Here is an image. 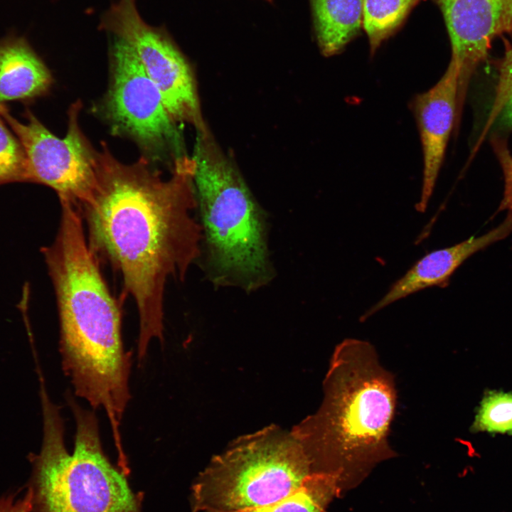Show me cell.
<instances>
[{
	"label": "cell",
	"mask_w": 512,
	"mask_h": 512,
	"mask_svg": "<svg viewBox=\"0 0 512 512\" xmlns=\"http://www.w3.org/2000/svg\"><path fill=\"white\" fill-rule=\"evenodd\" d=\"M512 33V0H502L498 33Z\"/></svg>",
	"instance_id": "obj_22"
},
{
	"label": "cell",
	"mask_w": 512,
	"mask_h": 512,
	"mask_svg": "<svg viewBox=\"0 0 512 512\" xmlns=\"http://www.w3.org/2000/svg\"><path fill=\"white\" fill-rule=\"evenodd\" d=\"M194 173L192 156L176 161L165 178L144 156L124 164L103 143L93 198L78 208L90 245L119 272L124 292L136 304L140 361L151 340H163L167 281H182L201 255L203 230L193 215L198 206Z\"/></svg>",
	"instance_id": "obj_1"
},
{
	"label": "cell",
	"mask_w": 512,
	"mask_h": 512,
	"mask_svg": "<svg viewBox=\"0 0 512 512\" xmlns=\"http://www.w3.org/2000/svg\"><path fill=\"white\" fill-rule=\"evenodd\" d=\"M472 432L512 434V393H485L472 423Z\"/></svg>",
	"instance_id": "obj_17"
},
{
	"label": "cell",
	"mask_w": 512,
	"mask_h": 512,
	"mask_svg": "<svg viewBox=\"0 0 512 512\" xmlns=\"http://www.w3.org/2000/svg\"><path fill=\"white\" fill-rule=\"evenodd\" d=\"M0 512H34L31 489L28 488L23 497L19 498L12 495L1 497Z\"/></svg>",
	"instance_id": "obj_21"
},
{
	"label": "cell",
	"mask_w": 512,
	"mask_h": 512,
	"mask_svg": "<svg viewBox=\"0 0 512 512\" xmlns=\"http://www.w3.org/2000/svg\"><path fill=\"white\" fill-rule=\"evenodd\" d=\"M101 27L132 48L176 123L189 124L196 131L207 125L189 63L164 29L142 19L135 0H118L112 4L104 14Z\"/></svg>",
	"instance_id": "obj_9"
},
{
	"label": "cell",
	"mask_w": 512,
	"mask_h": 512,
	"mask_svg": "<svg viewBox=\"0 0 512 512\" xmlns=\"http://www.w3.org/2000/svg\"><path fill=\"white\" fill-rule=\"evenodd\" d=\"M111 80L103 111L112 130L134 140L154 159L188 156L176 123L132 48L112 36Z\"/></svg>",
	"instance_id": "obj_7"
},
{
	"label": "cell",
	"mask_w": 512,
	"mask_h": 512,
	"mask_svg": "<svg viewBox=\"0 0 512 512\" xmlns=\"http://www.w3.org/2000/svg\"><path fill=\"white\" fill-rule=\"evenodd\" d=\"M497 82L491 110L484 129L476 143L480 146L508 99L512 96V42L507 46L503 56L498 63Z\"/></svg>",
	"instance_id": "obj_19"
},
{
	"label": "cell",
	"mask_w": 512,
	"mask_h": 512,
	"mask_svg": "<svg viewBox=\"0 0 512 512\" xmlns=\"http://www.w3.org/2000/svg\"><path fill=\"white\" fill-rule=\"evenodd\" d=\"M459 70L450 60L434 86L412 100L423 155L421 196L416 210L424 213L433 193L450 134L457 118Z\"/></svg>",
	"instance_id": "obj_10"
},
{
	"label": "cell",
	"mask_w": 512,
	"mask_h": 512,
	"mask_svg": "<svg viewBox=\"0 0 512 512\" xmlns=\"http://www.w3.org/2000/svg\"><path fill=\"white\" fill-rule=\"evenodd\" d=\"M43 436L33 456L31 485L34 512H142V495L134 493L127 475L105 454L97 417L71 395L67 399L75 421L73 452L65 444L58 407L41 384Z\"/></svg>",
	"instance_id": "obj_5"
},
{
	"label": "cell",
	"mask_w": 512,
	"mask_h": 512,
	"mask_svg": "<svg viewBox=\"0 0 512 512\" xmlns=\"http://www.w3.org/2000/svg\"><path fill=\"white\" fill-rule=\"evenodd\" d=\"M343 493L335 475L318 473L296 491L270 504L233 512H324L329 503Z\"/></svg>",
	"instance_id": "obj_15"
},
{
	"label": "cell",
	"mask_w": 512,
	"mask_h": 512,
	"mask_svg": "<svg viewBox=\"0 0 512 512\" xmlns=\"http://www.w3.org/2000/svg\"><path fill=\"white\" fill-rule=\"evenodd\" d=\"M497 121L503 127L512 130V96L502 108Z\"/></svg>",
	"instance_id": "obj_23"
},
{
	"label": "cell",
	"mask_w": 512,
	"mask_h": 512,
	"mask_svg": "<svg viewBox=\"0 0 512 512\" xmlns=\"http://www.w3.org/2000/svg\"><path fill=\"white\" fill-rule=\"evenodd\" d=\"M512 233V215L495 228L479 237H471L451 247L434 250L417 261L388 292L361 317V321L390 304L432 287H445L454 272L476 252L501 240Z\"/></svg>",
	"instance_id": "obj_12"
},
{
	"label": "cell",
	"mask_w": 512,
	"mask_h": 512,
	"mask_svg": "<svg viewBox=\"0 0 512 512\" xmlns=\"http://www.w3.org/2000/svg\"><path fill=\"white\" fill-rule=\"evenodd\" d=\"M267 1H271V0H267Z\"/></svg>",
	"instance_id": "obj_24"
},
{
	"label": "cell",
	"mask_w": 512,
	"mask_h": 512,
	"mask_svg": "<svg viewBox=\"0 0 512 512\" xmlns=\"http://www.w3.org/2000/svg\"><path fill=\"white\" fill-rule=\"evenodd\" d=\"M3 119L0 114V185L13 182H31L24 149Z\"/></svg>",
	"instance_id": "obj_18"
},
{
	"label": "cell",
	"mask_w": 512,
	"mask_h": 512,
	"mask_svg": "<svg viewBox=\"0 0 512 512\" xmlns=\"http://www.w3.org/2000/svg\"><path fill=\"white\" fill-rule=\"evenodd\" d=\"M57 235L42 249L56 297L62 366L75 395L102 409L112 436H121L130 400V353L122 338V314L89 244L78 208L60 201Z\"/></svg>",
	"instance_id": "obj_2"
},
{
	"label": "cell",
	"mask_w": 512,
	"mask_h": 512,
	"mask_svg": "<svg viewBox=\"0 0 512 512\" xmlns=\"http://www.w3.org/2000/svg\"><path fill=\"white\" fill-rule=\"evenodd\" d=\"M396 404L394 376L380 364L374 346L346 338L331 356L319 410L294 429L344 492L396 456L388 442Z\"/></svg>",
	"instance_id": "obj_3"
},
{
	"label": "cell",
	"mask_w": 512,
	"mask_h": 512,
	"mask_svg": "<svg viewBox=\"0 0 512 512\" xmlns=\"http://www.w3.org/2000/svg\"><path fill=\"white\" fill-rule=\"evenodd\" d=\"M325 473L301 436L267 427L213 458L191 489L193 512H233L274 503Z\"/></svg>",
	"instance_id": "obj_6"
},
{
	"label": "cell",
	"mask_w": 512,
	"mask_h": 512,
	"mask_svg": "<svg viewBox=\"0 0 512 512\" xmlns=\"http://www.w3.org/2000/svg\"><path fill=\"white\" fill-rule=\"evenodd\" d=\"M52 83L50 70L26 40L0 41V105L33 101L45 95Z\"/></svg>",
	"instance_id": "obj_13"
},
{
	"label": "cell",
	"mask_w": 512,
	"mask_h": 512,
	"mask_svg": "<svg viewBox=\"0 0 512 512\" xmlns=\"http://www.w3.org/2000/svg\"><path fill=\"white\" fill-rule=\"evenodd\" d=\"M417 1L363 0L362 26L371 53L399 27Z\"/></svg>",
	"instance_id": "obj_16"
},
{
	"label": "cell",
	"mask_w": 512,
	"mask_h": 512,
	"mask_svg": "<svg viewBox=\"0 0 512 512\" xmlns=\"http://www.w3.org/2000/svg\"><path fill=\"white\" fill-rule=\"evenodd\" d=\"M316 36L325 56L340 52L359 32L363 0H310Z\"/></svg>",
	"instance_id": "obj_14"
},
{
	"label": "cell",
	"mask_w": 512,
	"mask_h": 512,
	"mask_svg": "<svg viewBox=\"0 0 512 512\" xmlns=\"http://www.w3.org/2000/svg\"><path fill=\"white\" fill-rule=\"evenodd\" d=\"M192 157L210 280L255 291L273 277L264 212L208 126L196 131Z\"/></svg>",
	"instance_id": "obj_4"
},
{
	"label": "cell",
	"mask_w": 512,
	"mask_h": 512,
	"mask_svg": "<svg viewBox=\"0 0 512 512\" xmlns=\"http://www.w3.org/2000/svg\"><path fill=\"white\" fill-rule=\"evenodd\" d=\"M491 144L504 178L503 196L497 213L507 210L512 215V154L506 141L502 138L494 137Z\"/></svg>",
	"instance_id": "obj_20"
},
{
	"label": "cell",
	"mask_w": 512,
	"mask_h": 512,
	"mask_svg": "<svg viewBox=\"0 0 512 512\" xmlns=\"http://www.w3.org/2000/svg\"><path fill=\"white\" fill-rule=\"evenodd\" d=\"M82 108L78 101L69 108L68 130L60 138L48 130L29 110L22 123L0 105V114L21 142L28 162L32 183L53 188L60 200L78 208L93 198L97 185L98 150L82 132L78 117Z\"/></svg>",
	"instance_id": "obj_8"
},
{
	"label": "cell",
	"mask_w": 512,
	"mask_h": 512,
	"mask_svg": "<svg viewBox=\"0 0 512 512\" xmlns=\"http://www.w3.org/2000/svg\"><path fill=\"white\" fill-rule=\"evenodd\" d=\"M459 70L458 105L462 108L470 78L484 62L498 33L502 0H437Z\"/></svg>",
	"instance_id": "obj_11"
}]
</instances>
